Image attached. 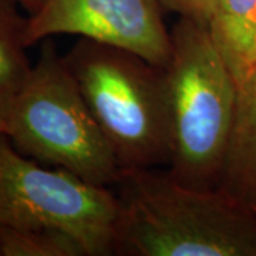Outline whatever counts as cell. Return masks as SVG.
<instances>
[{
    "label": "cell",
    "instance_id": "1",
    "mask_svg": "<svg viewBox=\"0 0 256 256\" xmlns=\"http://www.w3.org/2000/svg\"><path fill=\"white\" fill-rule=\"evenodd\" d=\"M114 255L256 256V210L154 168L121 170Z\"/></svg>",
    "mask_w": 256,
    "mask_h": 256
},
{
    "label": "cell",
    "instance_id": "2",
    "mask_svg": "<svg viewBox=\"0 0 256 256\" xmlns=\"http://www.w3.org/2000/svg\"><path fill=\"white\" fill-rule=\"evenodd\" d=\"M166 66L172 151L168 174L196 190L220 182L232 134L238 82L208 26L180 18Z\"/></svg>",
    "mask_w": 256,
    "mask_h": 256
},
{
    "label": "cell",
    "instance_id": "3",
    "mask_svg": "<svg viewBox=\"0 0 256 256\" xmlns=\"http://www.w3.org/2000/svg\"><path fill=\"white\" fill-rule=\"evenodd\" d=\"M64 60L120 168L168 166L172 138L164 67L86 37Z\"/></svg>",
    "mask_w": 256,
    "mask_h": 256
},
{
    "label": "cell",
    "instance_id": "4",
    "mask_svg": "<svg viewBox=\"0 0 256 256\" xmlns=\"http://www.w3.org/2000/svg\"><path fill=\"white\" fill-rule=\"evenodd\" d=\"M20 154L97 185L112 186L121 168L54 42L43 40L36 64L3 132Z\"/></svg>",
    "mask_w": 256,
    "mask_h": 256
},
{
    "label": "cell",
    "instance_id": "5",
    "mask_svg": "<svg viewBox=\"0 0 256 256\" xmlns=\"http://www.w3.org/2000/svg\"><path fill=\"white\" fill-rule=\"evenodd\" d=\"M118 200L62 168L47 170L0 134V225L53 229L77 239L88 256L114 255Z\"/></svg>",
    "mask_w": 256,
    "mask_h": 256
},
{
    "label": "cell",
    "instance_id": "6",
    "mask_svg": "<svg viewBox=\"0 0 256 256\" xmlns=\"http://www.w3.org/2000/svg\"><path fill=\"white\" fill-rule=\"evenodd\" d=\"M161 0H44L28 16V47L56 34H76L141 56L166 68L171 32Z\"/></svg>",
    "mask_w": 256,
    "mask_h": 256
},
{
    "label": "cell",
    "instance_id": "7",
    "mask_svg": "<svg viewBox=\"0 0 256 256\" xmlns=\"http://www.w3.org/2000/svg\"><path fill=\"white\" fill-rule=\"evenodd\" d=\"M216 188L256 208V62L238 80L235 120Z\"/></svg>",
    "mask_w": 256,
    "mask_h": 256
},
{
    "label": "cell",
    "instance_id": "8",
    "mask_svg": "<svg viewBox=\"0 0 256 256\" xmlns=\"http://www.w3.org/2000/svg\"><path fill=\"white\" fill-rule=\"evenodd\" d=\"M18 6V0H0V134L33 67L26 40L28 16Z\"/></svg>",
    "mask_w": 256,
    "mask_h": 256
},
{
    "label": "cell",
    "instance_id": "9",
    "mask_svg": "<svg viewBox=\"0 0 256 256\" xmlns=\"http://www.w3.org/2000/svg\"><path fill=\"white\" fill-rule=\"evenodd\" d=\"M255 12L256 0H216L208 26L236 82L245 70L250 24Z\"/></svg>",
    "mask_w": 256,
    "mask_h": 256
},
{
    "label": "cell",
    "instance_id": "10",
    "mask_svg": "<svg viewBox=\"0 0 256 256\" xmlns=\"http://www.w3.org/2000/svg\"><path fill=\"white\" fill-rule=\"evenodd\" d=\"M0 256H88L77 239L53 229L0 225Z\"/></svg>",
    "mask_w": 256,
    "mask_h": 256
},
{
    "label": "cell",
    "instance_id": "11",
    "mask_svg": "<svg viewBox=\"0 0 256 256\" xmlns=\"http://www.w3.org/2000/svg\"><path fill=\"white\" fill-rule=\"evenodd\" d=\"M165 10L204 26H210L216 0H161Z\"/></svg>",
    "mask_w": 256,
    "mask_h": 256
},
{
    "label": "cell",
    "instance_id": "12",
    "mask_svg": "<svg viewBox=\"0 0 256 256\" xmlns=\"http://www.w3.org/2000/svg\"><path fill=\"white\" fill-rule=\"evenodd\" d=\"M256 62V12L252 18V24H250V36H249V46H248L246 58H245V70L244 73L248 70V67L250 64H254ZM242 77V76H240Z\"/></svg>",
    "mask_w": 256,
    "mask_h": 256
},
{
    "label": "cell",
    "instance_id": "13",
    "mask_svg": "<svg viewBox=\"0 0 256 256\" xmlns=\"http://www.w3.org/2000/svg\"><path fill=\"white\" fill-rule=\"evenodd\" d=\"M20 3V6L23 9H26V12L30 14H34L37 10L42 8V4L44 3V0H18Z\"/></svg>",
    "mask_w": 256,
    "mask_h": 256
},
{
    "label": "cell",
    "instance_id": "14",
    "mask_svg": "<svg viewBox=\"0 0 256 256\" xmlns=\"http://www.w3.org/2000/svg\"><path fill=\"white\" fill-rule=\"evenodd\" d=\"M254 210H256V208H254Z\"/></svg>",
    "mask_w": 256,
    "mask_h": 256
}]
</instances>
